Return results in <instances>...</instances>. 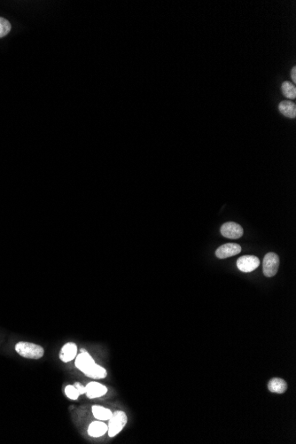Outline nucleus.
<instances>
[{"mask_svg": "<svg viewBox=\"0 0 296 444\" xmlns=\"http://www.w3.org/2000/svg\"><path fill=\"white\" fill-rule=\"evenodd\" d=\"M15 350L20 356L30 359H39L44 354V348L39 345L24 341L18 342L15 346Z\"/></svg>", "mask_w": 296, "mask_h": 444, "instance_id": "1", "label": "nucleus"}, {"mask_svg": "<svg viewBox=\"0 0 296 444\" xmlns=\"http://www.w3.org/2000/svg\"><path fill=\"white\" fill-rule=\"evenodd\" d=\"M128 421L126 414L123 411L118 410L113 412L112 417L109 419V437H114L117 436L120 432L122 431L123 427H125V425Z\"/></svg>", "mask_w": 296, "mask_h": 444, "instance_id": "2", "label": "nucleus"}, {"mask_svg": "<svg viewBox=\"0 0 296 444\" xmlns=\"http://www.w3.org/2000/svg\"><path fill=\"white\" fill-rule=\"evenodd\" d=\"M279 267V257L275 253H268L263 258L262 271L266 277H273L277 274Z\"/></svg>", "mask_w": 296, "mask_h": 444, "instance_id": "3", "label": "nucleus"}, {"mask_svg": "<svg viewBox=\"0 0 296 444\" xmlns=\"http://www.w3.org/2000/svg\"><path fill=\"white\" fill-rule=\"evenodd\" d=\"M259 265L260 260L255 256H244L240 257L237 261L238 269L245 273L252 272L253 270L257 269Z\"/></svg>", "mask_w": 296, "mask_h": 444, "instance_id": "4", "label": "nucleus"}, {"mask_svg": "<svg viewBox=\"0 0 296 444\" xmlns=\"http://www.w3.org/2000/svg\"><path fill=\"white\" fill-rule=\"evenodd\" d=\"M221 233L225 238L237 240L243 236V228L234 222H225L221 227Z\"/></svg>", "mask_w": 296, "mask_h": 444, "instance_id": "5", "label": "nucleus"}, {"mask_svg": "<svg viewBox=\"0 0 296 444\" xmlns=\"http://www.w3.org/2000/svg\"><path fill=\"white\" fill-rule=\"evenodd\" d=\"M241 252V247L239 244L235 243H227L222 245L221 247L217 249L216 256L219 259H225L229 257H234L236 255Z\"/></svg>", "mask_w": 296, "mask_h": 444, "instance_id": "6", "label": "nucleus"}, {"mask_svg": "<svg viewBox=\"0 0 296 444\" xmlns=\"http://www.w3.org/2000/svg\"><path fill=\"white\" fill-rule=\"evenodd\" d=\"M94 364L96 363L93 360V358L86 351H84V349H82L81 354H79L78 356L75 357V366L81 371H83V373L88 369H90Z\"/></svg>", "mask_w": 296, "mask_h": 444, "instance_id": "7", "label": "nucleus"}, {"mask_svg": "<svg viewBox=\"0 0 296 444\" xmlns=\"http://www.w3.org/2000/svg\"><path fill=\"white\" fill-rule=\"evenodd\" d=\"M76 355H77L76 345L73 342H69L61 348L60 358H61V361L68 363V362L72 361L74 358H75Z\"/></svg>", "mask_w": 296, "mask_h": 444, "instance_id": "8", "label": "nucleus"}, {"mask_svg": "<svg viewBox=\"0 0 296 444\" xmlns=\"http://www.w3.org/2000/svg\"><path fill=\"white\" fill-rule=\"evenodd\" d=\"M108 393V388L101 384L98 382H91L86 386V396L93 399V398H98L100 396H103Z\"/></svg>", "mask_w": 296, "mask_h": 444, "instance_id": "9", "label": "nucleus"}, {"mask_svg": "<svg viewBox=\"0 0 296 444\" xmlns=\"http://www.w3.org/2000/svg\"><path fill=\"white\" fill-rule=\"evenodd\" d=\"M109 430V427L101 421L92 422L88 428V434L92 437H101Z\"/></svg>", "mask_w": 296, "mask_h": 444, "instance_id": "10", "label": "nucleus"}, {"mask_svg": "<svg viewBox=\"0 0 296 444\" xmlns=\"http://www.w3.org/2000/svg\"><path fill=\"white\" fill-rule=\"evenodd\" d=\"M268 388L270 392L283 394L288 389V384L284 379L274 378L268 384Z\"/></svg>", "mask_w": 296, "mask_h": 444, "instance_id": "11", "label": "nucleus"}, {"mask_svg": "<svg viewBox=\"0 0 296 444\" xmlns=\"http://www.w3.org/2000/svg\"><path fill=\"white\" fill-rule=\"evenodd\" d=\"M279 111L285 116L288 118H296V107L295 103L288 100H284L280 102L279 106Z\"/></svg>", "mask_w": 296, "mask_h": 444, "instance_id": "12", "label": "nucleus"}, {"mask_svg": "<svg viewBox=\"0 0 296 444\" xmlns=\"http://www.w3.org/2000/svg\"><path fill=\"white\" fill-rule=\"evenodd\" d=\"M84 374L92 379H105L108 376V372L103 367L94 364L90 369H88L84 372Z\"/></svg>", "mask_w": 296, "mask_h": 444, "instance_id": "13", "label": "nucleus"}, {"mask_svg": "<svg viewBox=\"0 0 296 444\" xmlns=\"http://www.w3.org/2000/svg\"><path fill=\"white\" fill-rule=\"evenodd\" d=\"M92 410L93 416H94L97 419L102 420V421L109 420L110 418L112 417V415H113V412H112L110 409L104 408V407H102V406H99V405H94V406H92Z\"/></svg>", "mask_w": 296, "mask_h": 444, "instance_id": "14", "label": "nucleus"}, {"mask_svg": "<svg viewBox=\"0 0 296 444\" xmlns=\"http://www.w3.org/2000/svg\"><path fill=\"white\" fill-rule=\"evenodd\" d=\"M282 92H283L284 95L288 99H291V100L296 99V86L293 83H289V82H284L282 83Z\"/></svg>", "mask_w": 296, "mask_h": 444, "instance_id": "15", "label": "nucleus"}, {"mask_svg": "<svg viewBox=\"0 0 296 444\" xmlns=\"http://www.w3.org/2000/svg\"><path fill=\"white\" fill-rule=\"evenodd\" d=\"M11 24L6 19L0 17V38L7 35L11 31Z\"/></svg>", "mask_w": 296, "mask_h": 444, "instance_id": "16", "label": "nucleus"}, {"mask_svg": "<svg viewBox=\"0 0 296 444\" xmlns=\"http://www.w3.org/2000/svg\"><path fill=\"white\" fill-rule=\"evenodd\" d=\"M66 396H68L71 400H77L78 399L79 394L78 390L74 387V385H69L65 388Z\"/></svg>", "mask_w": 296, "mask_h": 444, "instance_id": "17", "label": "nucleus"}, {"mask_svg": "<svg viewBox=\"0 0 296 444\" xmlns=\"http://www.w3.org/2000/svg\"><path fill=\"white\" fill-rule=\"evenodd\" d=\"M74 386L76 388V389L78 390L80 395H83V394L86 393V387H84L82 384L78 383V382H75V383L74 384Z\"/></svg>", "mask_w": 296, "mask_h": 444, "instance_id": "18", "label": "nucleus"}, {"mask_svg": "<svg viewBox=\"0 0 296 444\" xmlns=\"http://www.w3.org/2000/svg\"><path fill=\"white\" fill-rule=\"evenodd\" d=\"M291 76H292L293 81L296 83V68L294 67L291 70Z\"/></svg>", "mask_w": 296, "mask_h": 444, "instance_id": "19", "label": "nucleus"}]
</instances>
